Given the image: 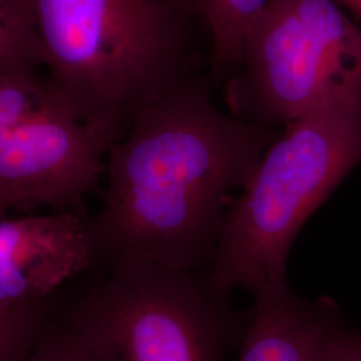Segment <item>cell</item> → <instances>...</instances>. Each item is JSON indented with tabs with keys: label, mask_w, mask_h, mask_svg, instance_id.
<instances>
[{
	"label": "cell",
	"mask_w": 361,
	"mask_h": 361,
	"mask_svg": "<svg viewBox=\"0 0 361 361\" xmlns=\"http://www.w3.org/2000/svg\"><path fill=\"white\" fill-rule=\"evenodd\" d=\"M276 137L219 111L195 78L145 106L106 154L102 207L89 219L95 268L146 259L209 271L233 192Z\"/></svg>",
	"instance_id": "obj_1"
},
{
	"label": "cell",
	"mask_w": 361,
	"mask_h": 361,
	"mask_svg": "<svg viewBox=\"0 0 361 361\" xmlns=\"http://www.w3.org/2000/svg\"><path fill=\"white\" fill-rule=\"evenodd\" d=\"M42 71L109 147L145 106L192 79L193 0H26Z\"/></svg>",
	"instance_id": "obj_2"
},
{
	"label": "cell",
	"mask_w": 361,
	"mask_h": 361,
	"mask_svg": "<svg viewBox=\"0 0 361 361\" xmlns=\"http://www.w3.org/2000/svg\"><path fill=\"white\" fill-rule=\"evenodd\" d=\"M361 162V111L325 110L285 126L228 209L209 276L253 297L286 283L290 247Z\"/></svg>",
	"instance_id": "obj_3"
},
{
	"label": "cell",
	"mask_w": 361,
	"mask_h": 361,
	"mask_svg": "<svg viewBox=\"0 0 361 361\" xmlns=\"http://www.w3.org/2000/svg\"><path fill=\"white\" fill-rule=\"evenodd\" d=\"M102 274L58 308L95 361H224L250 319L234 310L209 271L146 259L99 267Z\"/></svg>",
	"instance_id": "obj_4"
},
{
	"label": "cell",
	"mask_w": 361,
	"mask_h": 361,
	"mask_svg": "<svg viewBox=\"0 0 361 361\" xmlns=\"http://www.w3.org/2000/svg\"><path fill=\"white\" fill-rule=\"evenodd\" d=\"M231 114L274 129L325 110L361 111V26L336 0H269L226 86Z\"/></svg>",
	"instance_id": "obj_5"
},
{
	"label": "cell",
	"mask_w": 361,
	"mask_h": 361,
	"mask_svg": "<svg viewBox=\"0 0 361 361\" xmlns=\"http://www.w3.org/2000/svg\"><path fill=\"white\" fill-rule=\"evenodd\" d=\"M107 150L71 113L0 129V217L38 207L79 212L104 177Z\"/></svg>",
	"instance_id": "obj_6"
},
{
	"label": "cell",
	"mask_w": 361,
	"mask_h": 361,
	"mask_svg": "<svg viewBox=\"0 0 361 361\" xmlns=\"http://www.w3.org/2000/svg\"><path fill=\"white\" fill-rule=\"evenodd\" d=\"M94 268L90 224L79 212L0 217V313L51 301Z\"/></svg>",
	"instance_id": "obj_7"
},
{
	"label": "cell",
	"mask_w": 361,
	"mask_h": 361,
	"mask_svg": "<svg viewBox=\"0 0 361 361\" xmlns=\"http://www.w3.org/2000/svg\"><path fill=\"white\" fill-rule=\"evenodd\" d=\"M332 301H308L286 284L255 296L238 361H338L348 336Z\"/></svg>",
	"instance_id": "obj_8"
},
{
	"label": "cell",
	"mask_w": 361,
	"mask_h": 361,
	"mask_svg": "<svg viewBox=\"0 0 361 361\" xmlns=\"http://www.w3.org/2000/svg\"><path fill=\"white\" fill-rule=\"evenodd\" d=\"M269 0H195L210 42V71L232 75L244 50L246 34Z\"/></svg>",
	"instance_id": "obj_9"
},
{
	"label": "cell",
	"mask_w": 361,
	"mask_h": 361,
	"mask_svg": "<svg viewBox=\"0 0 361 361\" xmlns=\"http://www.w3.org/2000/svg\"><path fill=\"white\" fill-rule=\"evenodd\" d=\"M61 113L71 111L43 71L0 77V129Z\"/></svg>",
	"instance_id": "obj_10"
},
{
	"label": "cell",
	"mask_w": 361,
	"mask_h": 361,
	"mask_svg": "<svg viewBox=\"0 0 361 361\" xmlns=\"http://www.w3.org/2000/svg\"><path fill=\"white\" fill-rule=\"evenodd\" d=\"M39 70L42 62L28 13L0 6V77Z\"/></svg>",
	"instance_id": "obj_11"
},
{
	"label": "cell",
	"mask_w": 361,
	"mask_h": 361,
	"mask_svg": "<svg viewBox=\"0 0 361 361\" xmlns=\"http://www.w3.org/2000/svg\"><path fill=\"white\" fill-rule=\"evenodd\" d=\"M55 300L0 313V361H20L51 319Z\"/></svg>",
	"instance_id": "obj_12"
},
{
	"label": "cell",
	"mask_w": 361,
	"mask_h": 361,
	"mask_svg": "<svg viewBox=\"0 0 361 361\" xmlns=\"http://www.w3.org/2000/svg\"><path fill=\"white\" fill-rule=\"evenodd\" d=\"M20 361H95L90 350L79 336L56 312V302L51 319L38 341Z\"/></svg>",
	"instance_id": "obj_13"
},
{
	"label": "cell",
	"mask_w": 361,
	"mask_h": 361,
	"mask_svg": "<svg viewBox=\"0 0 361 361\" xmlns=\"http://www.w3.org/2000/svg\"><path fill=\"white\" fill-rule=\"evenodd\" d=\"M338 361H361V332H349L343 344Z\"/></svg>",
	"instance_id": "obj_14"
},
{
	"label": "cell",
	"mask_w": 361,
	"mask_h": 361,
	"mask_svg": "<svg viewBox=\"0 0 361 361\" xmlns=\"http://www.w3.org/2000/svg\"><path fill=\"white\" fill-rule=\"evenodd\" d=\"M336 1L343 8H347L361 20V0H336Z\"/></svg>",
	"instance_id": "obj_15"
},
{
	"label": "cell",
	"mask_w": 361,
	"mask_h": 361,
	"mask_svg": "<svg viewBox=\"0 0 361 361\" xmlns=\"http://www.w3.org/2000/svg\"><path fill=\"white\" fill-rule=\"evenodd\" d=\"M193 1H194V4H195V0H193Z\"/></svg>",
	"instance_id": "obj_16"
}]
</instances>
